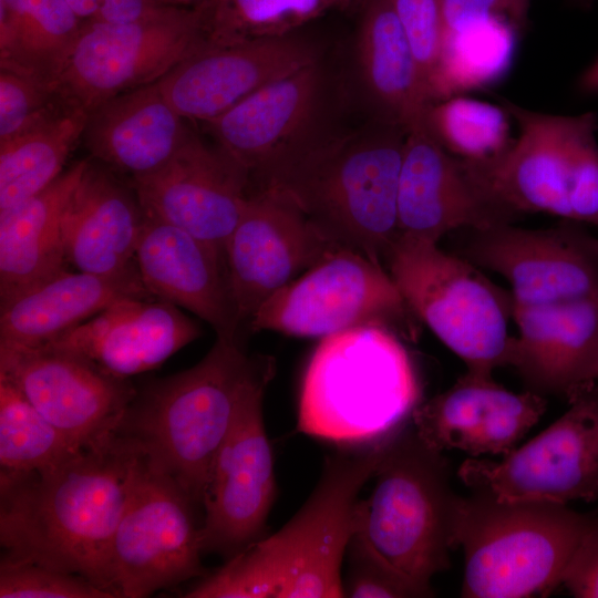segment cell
Instances as JSON below:
<instances>
[{"instance_id":"33","label":"cell","mask_w":598,"mask_h":598,"mask_svg":"<svg viewBox=\"0 0 598 598\" xmlns=\"http://www.w3.org/2000/svg\"><path fill=\"white\" fill-rule=\"evenodd\" d=\"M358 0H206L199 12L202 49L288 35ZM200 50V49H199Z\"/></svg>"},{"instance_id":"35","label":"cell","mask_w":598,"mask_h":598,"mask_svg":"<svg viewBox=\"0 0 598 598\" xmlns=\"http://www.w3.org/2000/svg\"><path fill=\"white\" fill-rule=\"evenodd\" d=\"M513 28L505 17H495L445 37L434 102L499 79L512 61Z\"/></svg>"},{"instance_id":"38","label":"cell","mask_w":598,"mask_h":598,"mask_svg":"<svg viewBox=\"0 0 598 598\" xmlns=\"http://www.w3.org/2000/svg\"><path fill=\"white\" fill-rule=\"evenodd\" d=\"M348 570L343 595L351 598L432 597L431 586L423 585L384 558L363 537L354 534L349 543Z\"/></svg>"},{"instance_id":"3","label":"cell","mask_w":598,"mask_h":598,"mask_svg":"<svg viewBox=\"0 0 598 598\" xmlns=\"http://www.w3.org/2000/svg\"><path fill=\"white\" fill-rule=\"evenodd\" d=\"M272 365L270 355L248 354L238 338L217 337L197 364L137 392L117 433L203 509L214 457L239 403L254 380Z\"/></svg>"},{"instance_id":"6","label":"cell","mask_w":598,"mask_h":598,"mask_svg":"<svg viewBox=\"0 0 598 598\" xmlns=\"http://www.w3.org/2000/svg\"><path fill=\"white\" fill-rule=\"evenodd\" d=\"M567 504L457 497L453 539L464 553V598L547 596L591 522Z\"/></svg>"},{"instance_id":"26","label":"cell","mask_w":598,"mask_h":598,"mask_svg":"<svg viewBox=\"0 0 598 598\" xmlns=\"http://www.w3.org/2000/svg\"><path fill=\"white\" fill-rule=\"evenodd\" d=\"M145 220L132 185L90 158L62 215L68 262L79 271L105 276L134 268Z\"/></svg>"},{"instance_id":"1","label":"cell","mask_w":598,"mask_h":598,"mask_svg":"<svg viewBox=\"0 0 598 598\" xmlns=\"http://www.w3.org/2000/svg\"><path fill=\"white\" fill-rule=\"evenodd\" d=\"M143 460L116 433L53 468L0 474L1 558L81 575L112 592L110 549Z\"/></svg>"},{"instance_id":"47","label":"cell","mask_w":598,"mask_h":598,"mask_svg":"<svg viewBox=\"0 0 598 598\" xmlns=\"http://www.w3.org/2000/svg\"><path fill=\"white\" fill-rule=\"evenodd\" d=\"M571 3H574L577 7H580L582 9L591 7V4L595 2V0H569Z\"/></svg>"},{"instance_id":"32","label":"cell","mask_w":598,"mask_h":598,"mask_svg":"<svg viewBox=\"0 0 598 598\" xmlns=\"http://www.w3.org/2000/svg\"><path fill=\"white\" fill-rule=\"evenodd\" d=\"M87 113L72 110L39 127L0 141V212L50 186L82 140Z\"/></svg>"},{"instance_id":"18","label":"cell","mask_w":598,"mask_h":598,"mask_svg":"<svg viewBox=\"0 0 598 598\" xmlns=\"http://www.w3.org/2000/svg\"><path fill=\"white\" fill-rule=\"evenodd\" d=\"M327 235L289 197L251 190L225 245V262L239 324L271 295L331 249Z\"/></svg>"},{"instance_id":"41","label":"cell","mask_w":598,"mask_h":598,"mask_svg":"<svg viewBox=\"0 0 598 598\" xmlns=\"http://www.w3.org/2000/svg\"><path fill=\"white\" fill-rule=\"evenodd\" d=\"M576 598H598V518L579 539L560 578V585Z\"/></svg>"},{"instance_id":"30","label":"cell","mask_w":598,"mask_h":598,"mask_svg":"<svg viewBox=\"0 0 598 598\" xmlns=\"http://www.w3.org/2000/svg\"><path fill=\"white\" fill-rule=\"evenodd\" d=\"M130 297H153L136 266L112 276L64 271L0 307V342H50L113 302Z\"/></svg>"},{"instance_id":"22","label":"cell","mask_w":598,"mask_h":598,"mask_svg":"<svg viewBox=\"0 0 598 598\" xmlns=\"http://www.w3.org/2000/svg\"><path fill=\"white\" fill-rule=\"evenodd\" d=\"M545 410L546 399L538 393H515L492 375L466 371L450 389L420 402L411 423L419 437L436 451L506 455Z\"/></svg>"},{"instance_id":"34","label":"cell","mask_w":598,"mask_h":598,"mask_svg":"<svg viewBox=\"0 0 598 598\" xmlns=\"http://www.w3.org/2000/svg\"><path fill=\"white\" fill-rule=\"evenodd\" d=\"M81 450L0 377V474L43 472Z\"/></svg>"},{"instance_id":"46","label":"cell","mask_w":598,"mask_h":598,"mask_svg":"<svg viewBox=\"0 0 598 598\" xmlns=\"http://www.w3.org/2000/svg\"><path fill=\"white\" fill-rule=\"evenodd\" d=\"M159 1L166 6L194 8L205 2L206 0H159Z\"/></svg>"},{"instance_id":"13","label":"cell","mask_w":598,"mask_h":598,"mask_svg":"<svg viewBox=\"0 0 598 598\" xmlns=\"http://www.w3.org/2000/svg\"><path fill=\"white\" fill-rule=\"evenodd\" d=\"M196 508L144 455L110 549L109 588L115 597H148L204 577Z\"/></svg>"},{"instance_id":"23","label":"cell","mask_w":598,"mask_h":598,"mask_svg":"<svg viewBox=\"0 0 598 598\" xmlns=\"http://www.w3.org/2000/svg\"><path fill=\"white\" fill-rule=\"evenodd\" d=\"M518 337L507 365L529 391L569 399L598 381V296L547 306L513 305Z\"/></svg>"},{"instance_id":"28","label":"cell","mask_w":598,"mask_h":598,"mask_svg":"<svg viewBox=\"0 0 598 598\" xmlns=\"http://www.w3.org/2000/svg\"><path fill=\"white\" fill-rule=\"evenodd\" d=\"M355 41L357 76L371 118L406 132L433 103L391 0H362Z\"/></svg>"},{"instance_id":"27","label":"cell","mask_w":598,"mask_h":598,"mask_svg":"<svg viewBox=\"0 0 598 598\" xmlns=\"http://www.w3.org/2000/svg\"><path fill=\"white\" fill-rule=\"evenodd\" d=\"M158 81L115 95L87 114L82 142L90 158L132 177L164 165L188 134Z\"/></svg>"},{"instance_id":"15","label":"cell","mask_w":598,"mask_h":598,"mask_svg":"<svg viewBox=\"0 0 598 598\" xmlns=\"http://www.w3.org/2000/svg\"><path fill=\"white\" fill-rule=\"evenodd\" d=\"M275 371L276 364L249 385L214 457L203 497V553L229 559L265 537L276 480L262 401Z\"/></svg>"},{"instance_id":"17","label":"cell","mask_w":598,"mask_h":598,"mask_svg":"<svg viewBox=\"0 0 598 598\" xmlns=\"http://www.w3.org/2000/svg\"><path fill=\"white\" fill-rule=\"evenodd\" d=\"M461 257L503 276L513 305L547 306L598 296V238L563 219L539 229H468Z\"/></svg>"},{"instance_id":"21","label":"cell","mask_w":598,"mask_h":598,"mask_svg":"<svg viewBox=\"0 0 598 598\" xmlns=\"http://www.w3.org/2000/svg\"><path fill=\"white\" fill-rule=\"evenodd\" d=\"M315 42L297 32L200 49L173 68L159 87L187 121L214 120L261 87L321 60Z\"/></svg>"},{"instance_id":"42","label":"cell","mask_w":598,"mask_h":598,"mask_svg":"<svg viewBox=\"0 0 598 598\" xmlns=\"http://www.w3.org/2000/svg\"><path fill=\"white\" fill-rule=\"evenodd\" d=\"M83 23L124 22L142 18L163 4L159 0H68Z\"/></svg>"},{"instance_id":"25","label":"cell","mask_w":598,"mask_h":598,"mask_svg":"<svg viewBox=\"0 0 598 598\" xmlns=\"http://www.w3.org/2000/svg\"><path fill=\"white\" fill-rule=\"evenodd\" d=\"M135 264L153 297L189 310L209 323L217 337L237 338L240 324L225 256L215 248L146 215Z\"/></svg>"},{"instance_id":"31","label":"cell","mask_w":598,"mask_h":598,"mask_svg":"<svg viewBox=\"0 0 598 598\" xmlns=\"http://www.w3.org/2000/svg\"><path fill=\"white\" fill-rule=\"evenodd\" d=\"M83 24L68 0H0V70L56 85Z\"/></svg>"},{"instance_id":"19","label":"cell","mask_w":598,"mask_h":598,"mask_svg":"<svg viewBox=\"0 0 598 598\" xmlns=\"http://www.w3.org/2000/svg\"><path fill=\"white\" fill-rule=\"evenodd\" d=\"M519 217L491 193L472 162L447 152L423 122L408 132L398 189V239L437 244L453 230L485 229Z\"/></svg>"},{"instance_id":"8","label":"cell","mask_w":598,"mask_h":598,"mask_svg":"<svg viewBox=\"0 0 598 598\" xmlns=\"http://www.w3.org/2000/svg\"><path fill=\"white\" fill-rule=\"evenodd\" d=\"M503 107L518 137L501 155L472 162L491 193L519 216L546 213L598 226L597 114L554 115L509 101Z\"/></svg>"},{"instance_id":"44","label":"cell","mask_w":598,"mask_h":598,"mask_svg":"<svg viewBox=\"0 0 598 598\" xmlns=\"http://www.w3.org/2000/svg\"><path fill=\"white\" fill-rule=\"evenodd\" d=\"M506 18L515 29H522L527 21L530 0H502Z\"/></svg>"},{"instance_id":"2","label":"cell","mask_w":598,"mask_h":598,"mask_svg":"<svg viewBox=\"0 0 598 598\" xmlns=\"http://www.w3.org/2000/svg\"><path fill=\"white\" fill-rule=\"evenodd\" d=\"M396 434V433H395ZM339 444L299 512L277 533L250 544L186 598H339L342 560L357 528L358 494L392 437Z\"/></svg>"},{"instance_id":"4","label":"cell","mask_w":598,"mask_h":598,"mask_svg":"<svg viewBox=\"0 0 598 598\" xmlns=\"http://www.w3.org/2000/svg\"><path fill=\"white\" fill-rule=\"evenodd\" d=\"M421 388L401 338L363 326L321 338L301 383L297 430L338 444L389 437L411 421Z\"/></svg>"},{"instance_id":"16","label":"cell","mask_w":598,"mask_h":598,"mask_svg":"<svg viewBox=\"0 0 598 598\" xmlns=\"http://www.w3.org/2000/svg\"><path fill=\"white\" fill-rule=\"evenodd\" d=\"M0 377L80 448L115 435L137 393L128 379L48 344L0 342Z\"/></svg>"},{"instance_id":"45","label":"cell","mask_w":598,"mask_h":598,"mask_svg":"<svg viewBox=\"0 0 598 598\" xmlns=\"http://www.w3.org/2000/svg\"><path fill=\"white\" fill-rule=\"evenodd\" d=\"M577 90L585 95L598 94V56L579 75Z\"/></svg>"},{"instance_id":"7","label":"cell","mask_w":598,"mask_h":598,"mask_svg":"<svg viewBox=\"0 0 598 598\" xmlns=\"http://www.w3.org/2000/svg\"><path fill=\"white\" fill-rule=\"evenodd\" d=\"M369 498L358 501L355 533L414 580L431 586L450 567L458 495L442 452L427 446L412 423L389 442Z\"/></svg>"},{"instance_id":"9","label":"cell","mask_w":598,"mask_h":598,"mask_svg":"<svg viewBox=\"0 0 598 598\" xmlns=\"http://www.w3.org/2000/svg\"><path fill=\"white\" fill-rule=\"evenodd\" d=\"M408 308L466 365L492 375L507 365L512 293L437 244L398 239L385 259Z\"/></svg>"},{"instance_id":"20","label":"cell","mask_w":598,"mask_h":598,"mask_svg":"<svg viewBox=\"0 0 598 598\" xmlns=\"http://www.w3.org/2000/svg\"><path fill=\"white\" fill-rule=\"evenodd\" d=\"M145 214L176 226L225 256L250 192L246 171L190 131L157 169L131 178Z\"/></svg>"},{"instance_id":"29","label":"cell","mask_w":598,"mask_h":598,"mask_svg":"<svg viewBox=\"0 0 598 598\" xmlns=\"http://www.w3.org/2000/svg\"><path fill=\"white\" fill-rule=\"evenodd\" d=\"M89 161H76L45 189L0 212V307L68 271L62 215Z\"/></svg>"},{"instance_id":"14","label":"cell","mask_w":598,"mask_h":598,"mask_svg":"<svg viewBox=\"0 0 598 598\" xmlns=\"http://www.w3.org/2000/svg\"><path fill=\"white\" fill-rule=\"evenodd\" d=\"M569 409L501 461L467 458L458 477L501 501L567 504L598 498V384L568 399Z\"/></svg>"},{"instance_id":"11","label":"cell","mask_w":598,"mask_h":598,"mask_svg":"<svg viewBox=\"0 0 598 598\" xmlns=\"http://www.w3.org/2000/svg\"><path fill=\"white\" fill-rule=\"evenodd\" d=\"M411 317L414 315L382 265L338 246L262 302L248 326L255 332L303 338L379 326L400 338H414Z\"/></svg>"},{"instance_id":"12","label":"cell","mask_w":598,"mask_h":598,"mask_svg":"<svg viewBox=\"0 0 598 598\" xmlns=\"http://www.w3.org/2000/svg\"><path fill=\"white\" fill-rule=\"evenodd\" d=\"M202 43L196 7L161 6L131 21L84 23L56 87L69 106L89 114L159 81Z\"/></svg>"},{"instance_id":"40","label":"cell","mask_w":598,"mask_h":598,"mask_svg":"<svg viewBox=\"0 0 598 598\" xmlns=\"http://www.w3.org/2000/svg\"><path fill=\"white\" fill-rule=\"evenodd\" d=\"M0 598H115L87 578L25 561L1 558Z\"/></svg>"},{"instance_id":"37","label":"cell","mask_w":598,"mask_h":598,"mask_svg":"<svg viewBox=\"0 0 598 598\" xmlns=\"http://www.w3.org/2000/svg\"><path fill=\"white\" fill-rule=\"evenodd\" d=\"M72 110L56 85L0 70V141L39 127Z\"/></svg>"},{"instance_id":"10","label":"cell","mask_w":598,"mask_h":598,"mask_svg":"<svg viewBox=\"0 0 598 598\" xmlns=\"http://www.w3.org/2000/svg\"><path fill=\"white\" fill-rule=\"evenodd\" d=\"M336 89L321 60L268 84L220 116L200 123L248 174L251 190H277L338 132Z\"/></svg>"},{"instance_id":"24","label":"cell","mask_w":598,"mask_h":598,"mask_svg":"<svg viewBox=\"0 0 598 598\" xmlns=\"http://www.w3.org/2000/svg\"><path fill=\"white\" fill-rule=\"evenodd\" d=\"M200 334V327L175 305L154 297H130L43 344L78 354L111 375L128 379L158 368Z\"/></svg>"},{"instance_id":"36","label":"cell","mask_w":598,"mask_h":598,"mask_svg":"<svg viewBox=\"0 0 598 598\" xmlns=\"http://www.w3.org/2000/svg\"><path fill=\"white\" fill-rule=\"evenodd\" d=\"M509 117L503 105L454 95L432 103L426 109L423 124L452 155L484 162L512 145Z\"/></svg>"},{"instance_id":"43","label":"cell","mask_w":598,"mask_h":598,"mask_svg":"<svg viewBox=\"0 0 598 598\" xmlns=\"http://www.w3.org/2000/svg\"><path fill=\"white\" fill-rule=\"evenodd\" d=\"M445 37L495 17H505L502 0H441ZM507 19V18H506Z\"/></svg>"},{"instance_id":"5","label":"cell","mask_w":598,"mask_h":598,"mask_svg":"<svg viewBox=\"0 0 598 598\" xmlns=\"http://www.w3.org/2000/svg\"><path fill=\"white\" fill-rule=\"evenodd\" d=\"M408 132L371 118L338 132L277 190L327 235L382 265L399 238L398 189Z\"/></svg>"},{"instance_id":"39","label":"cell","mask_w":598,"mask_h":598,"mask_svg":"<svg viewBox=\"0 0 598 598\" xmlns=\"http://www.w3.org/2000/svg\"><path fill=\"white\" fill-rule=\"evenodd\" d=\"M391 3L434 103V86L445 40L441 0H391Z\"/></svg>"}]
</instances>
